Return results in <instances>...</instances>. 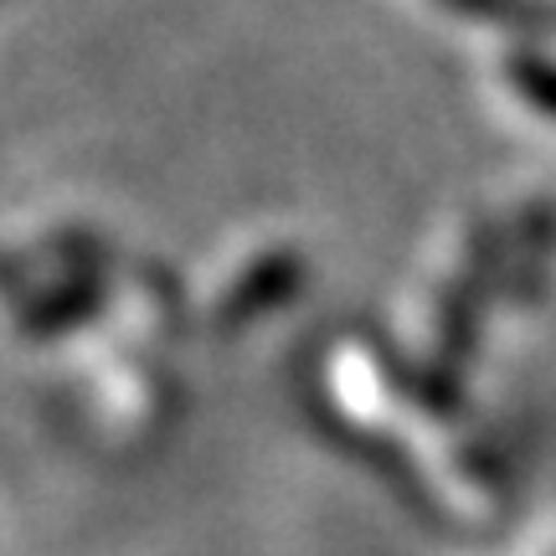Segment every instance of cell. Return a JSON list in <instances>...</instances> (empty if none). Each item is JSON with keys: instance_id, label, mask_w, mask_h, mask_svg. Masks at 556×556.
I'll list each match as a JSON object with an SVG mask.
<instances>
[{"instance_id": "2", "label": "cell", "mask_w": 556, "mask_h": 556, "mask_svg": "<svg viewBox=\"0 0 556 556\" xmlns=\"http://www.w3.org/2000/svg\"><path fill=\"white\" fill-rule=\"evenodd\" d=\"M510 83H516L520 93H531L541 109H552V114H556V67H552V62L520 52V58H510Z\"/></svg>"}, {"instance_id": "1", "label": "cell", "mask_w": 556, "mask_h": 556, "mask_svg": "<svg viewBox=\"0 0 556 556\" xmlns=\"http://www.w3.org/2000/svg\"><path fill=\"white\" fill-rule=\"evenodd\" d=\"M438 5H448L454 16L490 21V26H526V31L556 26V16L541 5V0H438Z\"/></svg>"}]
</instances>
